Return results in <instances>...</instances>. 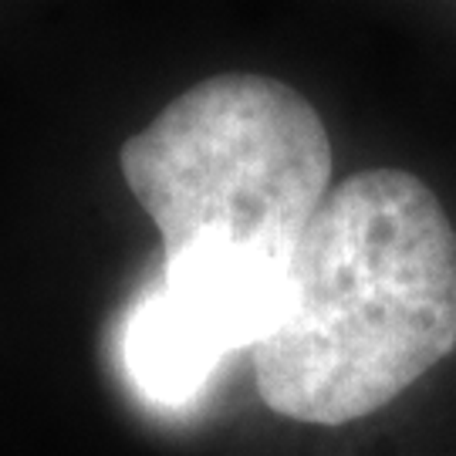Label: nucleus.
Listing matches in <instances>:
<instances>
[{
	"label": "nucleus",
	"instance_id": "obj_1",
	"mask_svg": "<svg viewBox=\"0 0 456 456\" xmlns=\"http://www.w3.org/2000/svg\"><path fill=\"white\" fill-rule=\"evenodd\" d=\"M126 186L163 240V281L126 335L129 375L180 406L220 359L257 345L328 196L331 139L318 109L257 71L210 75L118 149Z\"/></svg>",
	"mask_w": 456,
	"mask_h": 456
},
{
	"label": "nucleus",
	"instance_id": "obj_2",
	"mask_svg": "<svg viewBox=\"0 0 456 456\" xmlns=\"http://www.w3.org/2000/svg\"><path fill=\"white\" fill-rule=\"evenodd\" d=\"M456 348V227L406 169L331 186L254 352L264 406L294 423L365 419Z\"/></svg>",
	"mask_w": 456,
	"mask_h": 456
}]
</instances>
